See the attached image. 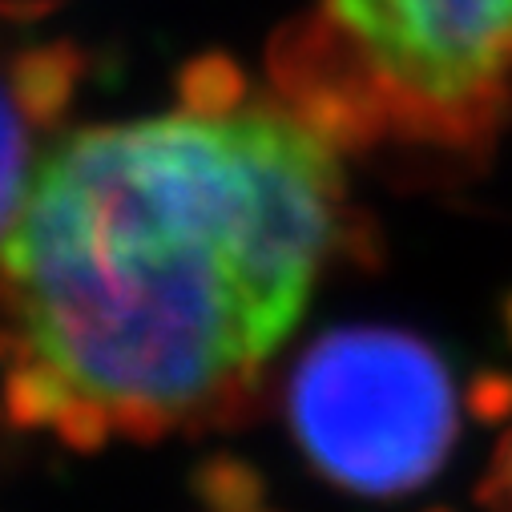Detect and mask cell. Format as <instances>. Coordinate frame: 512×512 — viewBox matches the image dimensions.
<instances>
[{
    "label": "cell",
    "mask_w": 512,
    "mask_h": 512,
    "mask_svg": "<svg viewBox=\"0 0 512 512\" xmlns=\"http://www.w3.org/2000/svg\"><path fill=\"white\" fill-rule=\"evenodd\" d=\"M504 476H508V488H512V448H508V460H504Z\"/></svg>",
    "instance_id": "5"
},
{
    "label": "cell",
    "mask_w": 512,
    "mask_h": 512,
    "mask_svg": "<svg viewBox=\"0 0 512 512\" xmlns=\"http://www.w3.org/2000/svg\"><path fill=\"white\" fill-rule=\"evenodd\" d=\"M347 37L396 85L456 101L512 65V0H331Z\"/></svg>",
    "instance_id": "3"
},
{
    "label": "cell",
    "mask_w": 512,
    "mask_h": 512,
    "mask_svg": "<svg viewBox=\"0 0 512 512\" xmlns=\"http://www.w3.org/2000/svg\"><path fill=\"white\" fill-rule=\"evenodd\" d=\"M291 420L339 484L396 492L428 480L452 444V383L440 359L379 327L335 331L299 363Z\"/></svg>",
    "instance_id": "2"
},
{
    "label": "cell",
    "mask_w": 512,
    "mask_h": 512,
    "mask_svg": "<svg viewBox=\"0 0 512 512\" xmlns=\"http://www.w3.org/2000/svg\"><path fill=\"white\" fill-rule=\"evenodd\" d=\"M29 162H25V125L13 109V101L0 93V230L13 218L17 198L29 182Z\"/></svg>",
    "instance_id": "4"
},
{
    "label": "cell",
    "mask_w": 512,
    "mask_h": 512,
    "mask_svg": "<svg viewBox=\"0 0 512 512\" xmlns=\"http://www.w3.org/2000/svg\"><path fill=\"white\" fill-rule=\"evenodd\" d=\"M339 222V166L271 109L150 113L61 138L0 230L25 347L105 412H186L295 331Z\"/></svg>",
    "instance_id": "1"
}]
</instances>
